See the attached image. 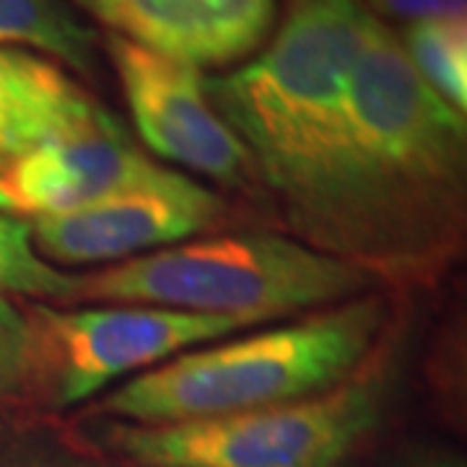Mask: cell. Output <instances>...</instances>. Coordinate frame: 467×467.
Returning a JSON list of instances; mask_svg holds the SVG:
<instances>
[{
	"instance_id": "52a82bcc",
	"label": "cell",
	"mask_w": 467,
	"mask_h": 467,
	"mask_svg": "<svg viewBox=\"0 0 467 467\" xmlns=\"http://www.w3.org/2000/svg\"><path fill=\"white\" fill-rule=\"evenodd\" d=\"M226 202L205 184L167 169L161 177L84 208L29 218L36 252L52 265H94L130 260L187 242L211 229Z\"/></svg>"
},
{
	"instance_id": "9a60e30c",
	"label": "cell",
	"mask_w": 467,
	"mask_h": 467,
	"mask_svg": "<svg viewBox=\"0 0 467 467\" xmlns=\"http://www.w3.org/2000/svg\"><path fill=\"white\" fill-rule=\"evenodd\" d=\"M213 67L234 66L267 42L275 24V0H211Z\"/></svg>"
},
{
	"instance_id": "6da1fadb",
	"label": "cell",
	"mask_w": 467,
	"mask_h": 467,
	"mask_svg": "<svg viewBox=\"0 0 467 467\" xmlns=\"http://www.w3.org/2000/svg\"><path fill=\"white\" fill-rule=\"evenodd\" d=\"M467 128L368 11L350 70L325 252L374 273L431 265L465 221Z\"/></svg>"
},
{
	"instance_id": "e0dca14e",
	"label": "cell",
	"mask_w": 467,
	"mask_h": 467,
	"mask_svg": "<svg viewBox=\"0 0 467 467\" xmlns=\"http://www.w3.org/2000/svg\"><path fill=\"white\" fill-rule=\"evenodd\" d=\"M379 14L402 21H431V18H465L467 0H361Z\"/></svg>"
},
{
	"instance_id": "30bf717a",
	"label": "cell",
	"mask_w": 467,
	"mask_h": 467,
	"mask_svg": "<svg viewBox=\"0 0 467 467\" xmlns=\"http://www.w3.org/2000/svg\"><path fill=\"white\" fill-rule=\"evenodd\" d=\"M115 130L122 122L57 63L0 47V167L52 143Z\"/></svg>"
},
{
	"instance_id": "ac0fdd59",
	"label": "cell",
	"mask_w": 467,
	"mask_h": 467,
	"mask_svg": "<svg viewBox=\"0 0 467 467\" xmlns=\"http://www.w3.org/2000/svg\"><path fill=\"white\" fill-rule=\"evenodd\" d=\"M0 467H88L76 457L52 451H3Z\"/></svg>"
},
{
	"instance_id": "5bb4252c",
	"label": "cell",
	"mask_w": 467,
	"mask_h": 467,
	"mask_svg": "<svg viewBox=\"0 0 467 467\" xmlns=\"http://www.w3.org/2000/svg\"><path fill=\"white\" fill-rule=\"evenodd\" d=\"M73 278L76 275L55 267L36 252L26 218L0 211V294H21L67 304Z\"/></svg>"
},
{
	"instance_id": "3957f363",
	"label": "cell",
	"mask_w": 467,
	"mask_h": 467,
	"mask_svg": "<svg viewBox=\"0 0 467 467\" xmlns=\"http://www.w3.org/2000/svg\"><path fill=\"white\" fill-rule=\"evenodd\" d=\"M382 317L379 299H350L317 317L187 350L122 384L99 410L156 426L309 400L364 361Z\"/></svg>"
},
{
	"instance_id": "2e32d148",
	"label": "cell",
	"mask_w": 467,
	"mask_h": 467,
	"mask_svg": "<svg viewBox=\"0 0 467 467\" xmlns=\"http://www.w3.org/2000/svg\"><path fill=\"white\" fill-rule=\"evenodd\" d=\"M32 322L14 301L0 294V398L11 395L34 364Z\"/></svg>"
},
{
	"instance_id": "8992f818",
	"label": "cell",
	"mask_w": 467,
	"mask_h": 467,
	"mask_svg": "<svg viewBox=\"0 0 467 467\" xmlns=\"http://www.w3.org/2000/svg\"><path fill=\"white\" fill-rule=\"evenodd\" d=\"M250 322L161 306H34V343L52 367V398L78 405L138 368L164 364L177 353L221 340ZM252 327V325H250Z\"/></svg>"
},
{
	"instance_id": "8fae6325",
	"label": "cell",
	"mask_w": 467,
	"mask_h": 467,
	"mask_svg": "<svg viewBox=\"0 0 467 467\" xmlns=\"http://www.w3.org/2000/svg\"><path fill=\"white\" fill-rule=\"evenodd\" d=\"M112 34L184 66L213 67L211 0H81Z\"/></svg>"
},
{
	"instance_id": "ba28073f",
	"label": "cell",
	"mask_w": 467,
	"mask_h": 467,
	"mask_svg": "<svg viewBox=\"0 0 467 467\" xmlns=\"http://www.w3.org/2000/svg\"><path fill=\"white\" fill-rule=\"evenodd\" d=\"M104 47L119 76L135 128L153 153L221 184L242 182L250 174V153L211 107L198 67L117 34H107Z\"/></svg>"
},
{
	"instance_id": "7c38bea8",
	"label": "cell",
	"mask_w": 467,
	"mask_h": 467,
	"mask_svg": "<svg viewBox=\"0 0 467 467\" xmlns=\"http://www.w3.org/2000/svg\"><path fill=\"white\" fill-rule=\"evenodd\" d=\"M5 45L45 52L84 78L99 76V36L66 0H0V47Z\"/></svg>"
},
{
	"instance_id": "277c9868",
	"label": "cell",
	"mask_w": 467,
	"mask_h": 467,
	"mask_svg": "<svg viewBox=\"0 0 467 467\" xmlns=\"http://www.w3.org/2000/svg\"><path fill=\"white\" fill-rule=\"evenodd\" d=\"M371 273L281 234H223L138 254L73 278L70 301L161 306L257 325L343 304Z\"/></svg>"
},
{
	"instance_id": "5b68a950",
	"label": "cell",
	"mask_w": 467,
	"mask_h": 467,
	"mask_svg": "<svg viewBox=\"0 0 467 467\" xmlns=\"http://www.w3.org/2000/svg\"><path fill=\"white\" fill-rule=\"evenodd\" d=\"M382 398L346 384L309 400L184 423H109V450L140 467H337L377 426Z\"/></svg>"
},
{
	"instance_id": "9c48e42d",
	"label": "cell",
	"mask_w": 467,
	"mask_h": 467,
	"mask_svg": "<svg viewBox=\"0 0 467 467\" xmlns=\"http://www.w3.org/2000/svg\"><path fill=\"white\" fill-rule=\"evenodd\" d=\"M164 171L135 149L125 128L52 143L0 167V211L18 218L67 213Z\"/></svg>"
},
{
	"instance_id": "7a4b0ae2",
	"label": "cell",
	"mask_w": 467,
	"mask_h": 467,
	"mask_svg": "<svg viewBox=\"0 0 467 467\" xmlns=\"http://www.w3.org/2000/svg\"><path fill=\"white\" fill-rule=\"evenodd\" d=\"M367 16L361 0H291L284 26L252 63L205 78L211 107L247 149L288 223L322 252Z\"/></svg>"
},
{
	"instance_id": "4fadbf2b",
	"label": "cell",
	"mask_w": 467,
	"mask_h": 467,
	"mask_svg": "<svg viewBox=\"0 0 467 467\" xmlns=\"http://www.w3.org/2000/svg\"><path fill=\"white\" fill-rule=\"evenodd\" d=\"M402 50L418 76L454 109L467 107V24L465 18H431L405 26Z\"/></svg>"
}]
</instances>
